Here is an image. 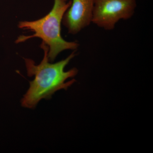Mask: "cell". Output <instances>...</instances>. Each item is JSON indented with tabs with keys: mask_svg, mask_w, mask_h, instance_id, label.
I'll return each mask as SVG.
<instances>
[{
	"mask_svg": "<svg viewBox=\"0 0 153 153\" xmlns=\"http://www.w3.org/2000/svg\"><path fill=\"white\" fill-rule=\"evenodd\" d=\"M41 47L44 50V56L40 64L36 65L32 59L24 58L28 76H34L33 80L29 81L30 87L21 100L22 106L26 108H35L41 100L50 99L56 91L67 90L76 81L73 79L66 82L76 76L78 72L77 68L64 71L65 67L76 56V50L66 59L51 63L48 56L49 47L43 42Z\"/></svg>",
	"mask_w": 153,
	"mask_h": 153,
	"instance_id": "1",
	"label": "cell"
},
{
	"mask_svg": "<svg viewBox=\"0 0 153 153\" xmlns=\"http://www.w3.org/2000/svg\"><path fill=\"white\" fill-rule=\"evenodd\" d=\"M54 0L52 10L46 16L34 21L19 22L18 27L29 30L34 33L32 36H20L15 41L16 44L23 43L31 38H38L49 47V60L54 61L57 55L63 51L76 50L79 47L76 41H67L61 35V25L63 15L71 5V1Z\"/></svg>",
	"mask_w": 153,
	"mask_h": 153,
	"instance_id": "2",
	"label": "cell"
},
{
	"mask_svg": "<svg viewBox=\"0 0 153 153\" xmlns=\"http://www.w3.org/2000/svg\"><path fill=\"white\" fill-rule=\"evenodd\" d=\"M136 7V0H94L92 23L111 31L120 20L131 19Z\"/></svg>",
	"mask_w": 153,
	"mask_h": 153,
	"instance_id": "3",
	"label": "cell"
},
{
	"mask_svg": "<svg viewBox=\"0 0 153 153\" xmlns=\"http://www.w3.org/2000/svg\"><path fill=\"white\" fill-rule=\"evenodd\" d=\"M94 2V0L71 1L62 22L68 33L76 35L92 23Z\"/></svg>",
	"mask_w": 153,
	"mask_h": 153,
	"instance_id": "4",
	"label": "cell"
}]
</instances>
